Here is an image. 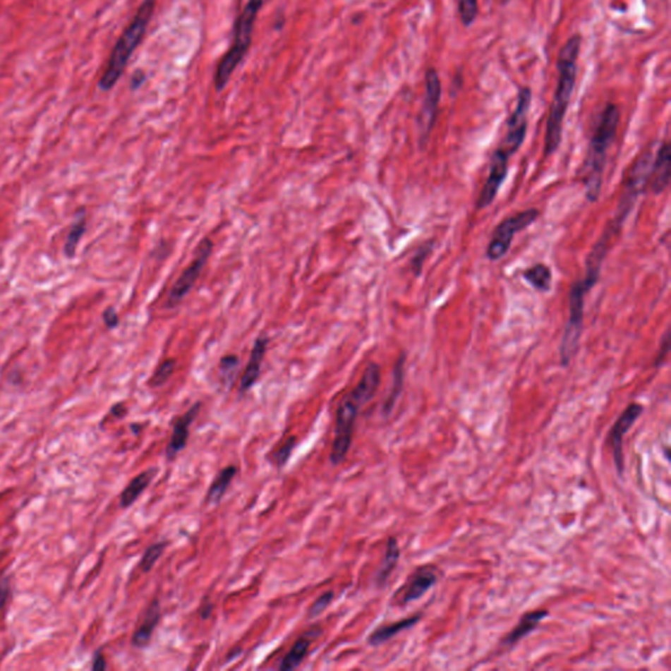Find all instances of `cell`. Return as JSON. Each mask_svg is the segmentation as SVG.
<instances>
[{"mask_svg":"<svg viewBox=\"0 0 671 671\" xmlns=\"http://www.w3.org/2000/svg\"><path fill=\"white\" fill-rule=\"evenodd\" d=\"M582 45L581 35H573L562 45L557 56V84L548 111L544 137V155L551 157L560 146L564 119L576 88L579 56Z\"/></svg>","mask_w":671,"mask_h":671,"instance_id":"6da1fadb","label":"cell"},{"mask_svg":"<svg viewBox=\"0 0 671 671\" xmlns=\"http://www.w3.org/2000/svg\"><path fill=\"white\" fill-rule=\"evenodd\" d=\"M619 121H620L619 108L615 104L608 102L599 116L594 134L588 143L586 160L584 164L582 176H584V183L586 188V198L590 202L598 201L602 191L607 151L615 138Z\"/></svg>","mask_w":671,"mask_h":671,"instance_id":"7a4b0ae2","label":"cell"},{"mask_svg":"<svg viewBox=\"0 0 671 671\" xmlns=\"http://www.w3.org/2000/svg\"><path fill=\"white\" fill-rule=\"evenodd\" d=\"M154 8H155V0H145L140 4L129 27L125 29L122 36L119 38L116 47L111 52L108 66L99 82V87L102 91H111V88L120 80L126 66L129 64L130 56H133L134 50L138 47L142 38L146 33L148 23L154 13Z\"/></svg>","mask_w":671,"mask_h":671,"instance_id":"3957f363","label":"cell"},{"mask_svg":"<svg viewBox=\"0 0 671 671\" xmlns=\"http://www.w3.org/2000/svg\"><path fill=\"white\" fill-rule=\"evenodd\" d=\"M264 0H249L244 11L241 12L238 20L235 21V32L234 41L229 52L222 58L221 64L218 66L214 85L218 91H222L230 80L231 75L234 74L235 68L248 52L252 33L255 27V20L258 18V11L261 10Z\"/></svg>","mask_w":671,"mask_h":671,"instance_id":"277c9868","label":"cell"},{"mask_svg":"<svg viewBox=\"0 0 671 671\" xmlns=\"http://www.w3.org/2000/svg\"><path fill=\"white\" fill-rule=\"evenodd\" d=\"M588 289L582 281H576L569 294V320L567 322L564 337L561 341V362L564 366L569 365L570 359L574 357L579 348L584 322V304Z\"/></svg>","mask_w":671,"mask_h":671,"instance_id":"5b68a950","label":"cell"},{"mask_svg":"<svg viewBox=\"0 0 671 671\" xmlns=\"http://www.w3.org/2000/svg\"><path fill=\"white\" fill-rule=\"evenodd\" d=\"M538 217H539V212L536 209H527L524 212H516L514 215L501 222L497 226L496 230L492 235V239L488 244V258L496 261L504 258L513 243L515 234L527 229L531 223L538 219Z\"/></svg>","mask_w":671,"mask_h":671,"instance_id":"8992f818","label":"cell"},{"mask_svg":"<svg viewBox=\"0 0 671 671\" xmlns=\"http://www.w3.org/2000/svg\"><path fill=\"white\" fill-rule=\"evenodd\" d=\"M359 406L349 395L342 399L339 409H337V420H336V432L334 440L332 445L331 461L337 466L349 452L353 437L354 423L358 416Z\"/></svg>","mask_w":671,"mask_h":671,"instance_id":"52a82bcc","label":"cell"},{"mask_svg":"<svg viewBox=\"0 0 671 671\" xmlns=\"http://www.w3.org/2000/svg\"><path fill=\"white\" fill-rule=\"evenodd\" d=\"M212 250V240L203 239L200 246L195 249L194 258L192 262L186 267L181 276L176 281L175 285L172 286L169 294H168V302L167 306L169 308H174L177 304L181 303L193 290L194 285L197 284L198 278L202 273L203 267L206 265L207 260L210 258Z\"/></svg>","mask_w":671,"mask_h":671,"instance_id":"ba28073f","label":"cell"},{"mask_svg":"<svg viewBox=\"0 0 671 671\" xmlns=\"http://www.w3.org/2000/svg\"><path fill=\"white\" fill-rule=\"evenodd\" d=\"M533 102V91L530 87H524L519 90L518 97H516V105L512 116L507 120V130H506L505 139L504 143L500 146L504 151H506L510 157L515 154L521 146L524 145V138H526V131H527V119H528V111L531 108Z\"/></svg>","mask_w":671,"mask_h":671,"instance_id":"9c48e42d","label":"cell"},{"mask_svg":"<svg viewBox=\"0 0 671 671\" xmlns=\"http://www.w3.org/2000/svg\"><path fill=\"white\" fill-rule=\"evenodd\" d=\"M442 85L440 75L435 68L429 67L425 74V97H423V108L420 113V130L423 140H426L433 125L438 114V108L441 102Z\"/></svg>","mask_w":671,"mask_h":671,"instance_id":"30bf717a","label":"cell"},{"mask_svg":"<svg viewBox=\"0 0 671 671\" xmlns=\"http://www.w3.org/2000/svg\"><path fill=\"white\" fill-rule=\"evenodd\" d=\"M643 413V405L632 403L625 408L624 412L616 420L612 429L607 437V443L612 449V455L615 460L616 471L619 475L623 473L624 458H623V438L628 430L634 426L639 416Z\"/></svg>","mask_w":671,"mask_h":671,"instance_id":"8fae6325","label":"cell"},{"mask_svg":"<svg viewBox=\"0 0 671 671\" xmlns=\"http://www.w3.org/2000/svg\"><path fill=\"white\" fill-rule=\"evenodd\" d=\"M509 159H510V155L505 152L502 148H497L495 151L492 160H490L489 176H488L484 188L481 189V193L478 195V209H485L495 201L501 185L505 181L507 168H509Z\"/></svg>","mask_w":671,"mask_h":671,"instance_id":"7c38bea8","label":"cell"},{"mask_svg":"<svg viewBox=\"0 0 671 671\" xmlns=\"http://www.w3.org/2000/svg\"><path fill=\"white\" fill-rule=\"evenodd\" d=\"M437 582H438V573L435 568H433L430 565L418 568L411 576V579H408L406 585L403 588L401 603L405 605V603L420 599Z\"/></svg>","mask_w":671,"mask_h":671,"instance_id":"4fadbf2b","label":"cell"},{"mask_svg":"<svg viewBox=\"0 0 671 671\" xmlns=\"http://www.w3.org/2000/svg\"><path fill=\"white\" fill-rule=\"evenodd\" d=\"M200 409H201V403H197L184 416H181L176 421L175 425H174V433H172L171 441L167 446L166 455L168 459H175L176 455L183 449H185L186 442L189 438V428L193 423L195 417L200 413Z\"/></svg>","mask_w":671,"mask_h":671,"instance_id":"5bb4252c","label":"cell"},{"mask_svg":"<svg viewBox=\"0 0 671 671\" xmlns=\"http://www.w3.org/2000/svg\"><path fill=\"white\" fill-rule=\"evenodd\" d=\"M670 146L669 143H663L651 168L648 184L652 186L653 193H662L670 184Z\"/></svg>","mask_w":671,"mask_h":671,"instance_id":"9a60e30c","label":"cell"},{"mask_svg":"<svg viewBox=\"0 0 671 671\" xmlns=\"http://www.w3.org/2000/svg\"><path fill=\"white\" fill-rule=\"evenodd\" d=\"M380 385V368L377 363H370L358 385L350 392L349 396L362 408L375 396Z\"/></svg>","mask_w":671,"mask_h":671,"instance_id":"2e32d148","label":"cell"},{"mask_svg":"<svg viewBox=\"0 0 671 671\" xmlns=\"http://www.w3.org/2000/svg\"><path fill=\"white\" fill-rule=\"evenodd\" d=\"M267 337H258L256 342H255L253 349H252L250 356H249L248 365L243 373V377L240 379V392L248 391L249 388L258 382L261 366H262V361H264L265 353H267Z\"/></svg>","mask_w":671,"mask_h":671,"instance_id":"e0dca14e","label":"cell"},{"mask_svg":"<svg viewBox=\"0 0 671 671\" xmlns=\"http://www.w3.org/2000/svg\"><path fill=\"white\" fill-rule=\"evenodd\" d=\"M160 616H162V610H160L159 600H154L148 607L142 624L139 625L138 629L133 634L131 643L135 648H143L150 643L151 636L160 622Z\"/></svg>","mask_w":671,"mask_h":671,"instance_id":"ac0fdd59","label":"cell"},{"mask_svg":"<svg viewBox=\"0 0 671 671\" xmlns=\"http://www.w3.org/2000/svg\"><path fill=\"white\" fill-rule=\"evenodd\" d=\"M547 616H548V611H545V610H538V611L527 612L526 615L521 617L519 623L513 628V631L506 636L504 645H507V646L515 645L519 640L526 637L527 634H530L533 631H535V628Z\"/></svg>","mask_w":671,"mask_h":671,"instance_id":"d6986e66","label":"cell"},{"mask_svg":"<svg viewBox=\"0 0 671 671\" xmlns=\"http://www.w3.org/2000/svg\"><path fill=\"white\" fill-rule=\"evenodd\" d=\"M420 620H421V615L417 614V615L405 617L403 620L396 622V623H392V624L379 627L377 631H374L373 634H370L368 643H370V645H374V646L382 645V643L388 641L389 639H392L396 634H399L400 632L405 631V629H409L411 627L417 624Z\"/></svg>","mask_w":671,"mask_h":671,"instance_id":"ffe728a7","label":"cell"},{"mask_svg":"<svg viewBox=\"0 0 671 671\" xmlns=\"http://www.w3.org/2000/svg\"><path fill=\"white\" fill-rule=\"evenodd\" d=\"M157 475V469H151L139 473L137 478L130 481L129 485L123 489L120 498V505L122 507H129L133 505L139 496L146 490L154 476Z\"/></svg>","mask_w":671,"mask_h":671,"instance_id":"44dd1931","label":"cell"},{"mask_svg":"<svg viewBox=\"0 0 671 671\" xmlns=\"http://www.w3.org/2000/svg\"><path fill=\"white\" fill-rule=\"evenodd\" d=\"M311 643H313V639L310 632L302 636L301 639H298L293 645V648L290 649V652L286 654L285 658L281 662L279 670L289 671L296 669L306 658Z\"/></svg>","mask_w":671,"mask_h":671,"instance_id":"7402d4cb","label":"cell"},{"mask_svg":"<svg viewBox=\"0 0 671 671\" xmlns=\"http://www.w3.org/2000/svg\"><path fill=\"white\" fill-rule=\"evenodd\" d=\"M235 476H236V467L229 466V467L222 469L221 472L218 473V476L214 478L212 485H210V489L207 492V497H206V504H209V505L218 504L224 496L226 490L230 487L232 478Z\"/></svg>","mask_w":671,"mask_h":671,"instance_id":"603a6c76","label":"cell"},{"mask_svg":"<svg viewBox=\"0 0 671 671\" xmlns=\"http://www.w3.org/2000/svg\"><path fill=\"white\" fill-rule=\"evenodd\" d=\"M400 557V548L396 538H389L387 542L385 559L377 573V582L379 585H385L387 579H389L392 570L395 569L396 564Z\"/></svg>","mask_w":671,"mask_h":671,"instance_id":"cb8c5ba5","label":"cell"},{"mask_svg":"<svg viewBox=\"0 0 671 671\" xmlns=\"http://www.w3.org/2000/svg\"><path fill=\"white\" fill-rule=\"evenodd\" d=\"M524 281H527L538 291H550L552 286V272L550 267L543 264H536L524 270Z\"/></svg>","mask_w":671,"mask_h":671,"instance_id":"d4e9b609","label":"cell"},{"mask_svg":"<svg viewBox=\"0 0 671 671\" xmlns=\"http://www.w3.org/2000/svg\"><path fill=\"white\" fill-rule=\"evenodd\" d=\"M84 231H85V217L83 214H80V215H78L76 221L73 224V229L70 230L68 236L66 239L65 253L67 258H74L78 244L83 236Z\"/></svg>","mask_w":671,"mask_h":671,"instance_id":"484cf974","label":"cell"},{"mask_svg":"<svg viewBox=\"0 0 671 671\" xmlns=\"http://www.w3.org/2000/svg\"><path fill=\"white\" fill-rule=\"evenodd\" d=\"M403 377H404V358H400V361H397V363H396L392 391H391L389 396L387 397L386 403H385V406H383V412H385L386 416L387 414L391 413L392 408L395 406L396 400H397V397H399L400 392H401Z\"/></svg>","mask_w":671,"mask_h":671,"instance_id":"4316f807","label":"cell"},{"mask_svg":"<svg viewBox=\"0 0 671 671\" xmlns=\"http://www.w3.org/2000/svg\"><path fill=\"white\" fill-rule=\"evenodd\" d=\"M460 23L464 27H471L478 18V0H458Z\"/></svg>","mask_w":671,"mask_h":671,"instance_id":"83f0119b","label":"cell"},{"mask_svg":"<svg viewBox=\"0 0 671 671\" xmlns=\"http://www.w3.org/2000/svg\"><path fill=\"white\" fill-rule=\"evenodd\" d=\"M167 548L166 542H159L150 545L143 557H142V561H140V569L143 572H150V570L154 568V565L157 564V561L162 557V555L164 553Z\"/></svg>","mask_w":671,"mask_h":671,"instance_id":"f1b7e54d","label":"cell"},{"mask_svg":"<svg viewBox=\"0 0 671 671\" xmlns=\"http://www.w3.org/2000/svg\"><path fill=\"white\" fill-rule=\"evenodd\" d=\"M175 359H166V361H163V362L159 365L157 371L154 373L151 380H150L151 386L160 387L162 385H164L167 380L169 379V377L172 375V373H174V370H175Z\"/></svg>","mask_w":671,"mask_h":671,"instance_id":"f546056e","label":"cell"},{"mask_svg":"<svg viewBox=\"0 0 671 671\" xmlns=\"http://www.w3.org/2000/svg\"><path fill=\"white\" fill-rule=\"evenodd\" d=\"M238 365H239V358L234 354H230V356H226L221 359V365H219V373H221V377L227 385L232 382V379L235 377V373L238 370Z\"/></svg>","mask_w":671,"mask_h":671,"instance_id":"4dcf8cb0","label":"cell"},{"mask_svg":"<svg viewBox=\"0 0 671 671\" xmlns=\"http://www.w3.org/2000/svg\"><path fill=\"white\" fill-rule=\"evenodd\" d=\"M333 596H334L333 591H327V593H324L320 597L318 598L313 602V606L310 607V610H308L310 617H316V616L322 614L325 611V608L331 605Z\"/></svg>","mask_w":671,"mask_h":671,"instance_id":"1f68e13d","label":"cell"},{"mask_svg":"<svg viewBox=\"0 0 671 671\" xmlns=\"http://www.w3.org/2000/svg\"><path fill=\"white\" fill-rule=\"evenodd\" d=\"M295 443H296V442H295V437H290V438L278 449L276 455L277 467H284V466H285L286 463H287V460L290 458V455H291V452L294 450Z\"/></svg>","mask_w":671,"mask_h":671,"instance_id":"d6a6232c","label":"cell"},{"mask_svg":"<svg viewBox=\"0 0 671 671\" xmlns=\"http://www.w3.org/2000/svg\"><path fill=\"white\" fill-rule=\"evenodd\" d=\"M430 252H432V244L429 243V244H426V246L420 247V249L417 250V253L414 255V258H412V269H413L414 273H416L417 276L421 273L423 261L429 256Z\"/></svg>","mask_w":671,"mask_h":671,"instance_id":"836d02e7","label":"cell"},{"mask_svg":"<svg viewBox=\"0 0 671 671\" xmlns=\"http://www.w3.org/2000/svg\"><path fill=\"white\" fill-rule=\"evenodd\" d=\"M104 322H105L108 328H114V327L119 325V315L114 311V308L109 307V308L104 313Z\"/></svg>","mask_w":671,"mask_h":671,"instance_id":"e575fe53","label":"cell"},{"mask_svg":"<svg viewBox=\"0 0 671 671\" xmlns=\"http://www.w3.org/2000/svg\"><path fill=\"white\" fill-rule=\"evenodd\" d=\"M8 597H10V585H8V581L4 579L0 584V610L6 606Z\"/></svg>","mask_w":671,"mask_h":671,"instance_id":"d590c367","label":"cell"},{"mask_svg":"<svg viewBox=\"0 0 671 671\" xmlns=\"http://www.w3.org/2000/svg\"><path fill=\"white\" fill-rule=\"evenodd\" d=\"M662 344H663V349H662L661 351H660V354H658V357H657V359H655V365H657V366H658V365L661 363L662 361L665 359V357L667 356V353H669V348H670V340H669V332H667V333L665 334V339H663V342H662Z\"/></svg>","mask_w":671,"mask_h":671,"instance_id":"8d00e7d4","label":"cell"},{"mask_svg":"<svg viewBox=\"0 0 671 671\" xmlns=\"http://www.w3.org/2000/svg\"><path fill=\"white\" fill-rule=\"evenodd\" d=\"M92 669L93 670H105V669H107V663H105V660H104L102 653L99 652L96 654Z\"/></svg>","mask_w":671,"mask_h":671,"instance_id":"74e56055","label":"cell"},{"mask_svg":"<svg viewBox=\"0 0 671 671\" xmlns=\"http://www.w3.org/2000/svg\"><path fill=\"white\" fill-rule=\"evenodd\" d=\"M143 79H145V75L142 74V73H137V74H134V76H133V80H131L133 88H134V90H135V88H138L139 85H140L142 82H143Z\"/></svg>","mask_w":671,"mask_h":671,"instance_id":"f35d334b","label":"cell"},{"mask_svg":"<svg viewBox=\"0 0 671 671\" xmlns=\"http://www.w3.org/2000/svg\"><path fill=\"white\" fill-rule=\"evenodd\" d=\"M212 603H207V602H206V606H203L202 610H201V616H202V619H206V617H209V615L212 614Z\"/></svg>","mask_w":671,"mask_h":671,"instance_id":"ab89813d","label":"cell"},{"mask_svg":"<svg viewBox=\"0 0 671 671\" xmlns=\"http://www.w3.org/2000/svg\"><path fill=\"white\" fill-rule=\"evenodd\" d=\"M501 1H502V3H504V4H506V3H509V1H510V0H501Z\"/></svg>","mask_w":671,"mask_h":671,"instance_id":"60d3db41","label":"cell"}]
</instances>
